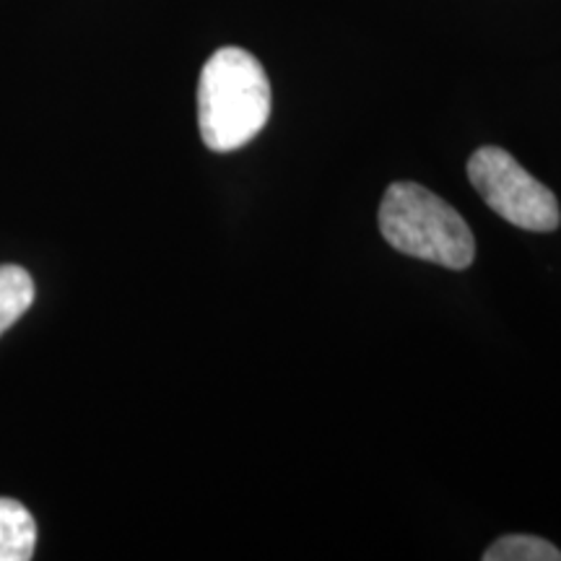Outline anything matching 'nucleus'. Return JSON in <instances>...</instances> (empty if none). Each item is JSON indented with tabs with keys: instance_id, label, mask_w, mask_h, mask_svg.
<instances>
[{
	"instance_id": "1",
	"label": "nucleus",
	"mask_w": 561,
	"mask_h": 561,
	"mask_svg": "<svg viewBox=\"0 0 561 561\" xmlns=\"http://www.w3.org/2000/svg\"><path fill=\"white\" fill-rule=\"evenodd\" d=\"M271 117V81L261 60L242 47H221L203 66L198 83L201 138L210 151L248 146Z\"/></svg>"
},
{
	"instance_id": "2",
	"label": "nucleus",
	"mask_w": 561,
	"mask_h": 561,
	"mask_svg": "<svg viewBox=\"0 0 561 561\" xmlns=\"http://www.w3.org/2000/svg\"><path fill=\"white\" fill-rule=\"evenodd\" d=\"M380 231L390 248L419 261L462 271L473 263L476 240L466 219L419 182H392L380 203Z\"/></svg>"
},
{
	"instance_id": "3",
	"label": "nucleus",
	"mask_w": 561,
	"mask_h": 561,
	"mask_svg": "<svg viewBox=\"0 0 561 561\" xmlns=\"http://www.w3.org/2000/svg\"><path fill=\"white\" fill-rule=\"evenodd\" d=\"M468 180L483 203L504 221L525 231H553L561 221V210L543 182L517 164L515 157L496 146H483L468 159Z\"/></svg>"
},
{
	"instance_id": "4",
	"label": "nucleus",
	"mask_w": 561,
	"mask_h": 561,
	"mask_svg": "<svg viewBox=\"0 0 561 561\" xmlns=\"http://www.w3.org/2000/svg\"><path fill=\"white\" fill-rule=\"evenodd\" d=\"M37 546V523L24 504L0 500V561H30Z\"/></svg>"
},
{
	"instance_id": "5",
	"label": "nucleus",
	"mask_w": 561,
	"mask_h": 561,
	"mask_svg": "<svg viewBox=\"0 0 561 561\" xmlns=\"http://www.w3.org/2000/svg\"><path fill=\"white\" fill-rule=\"evenodd\" d=\"M34 301V280L21 265H0V335H3Z\"/></svg>"
},
{
	"instance_id": "6",
	"label": "nucleus",
	"mask_w": 561,
	"mask_h": 561,
	"mask_svg": "<svg viewBox=\"0 0 561 561\" xmlns=\"http://www.w3.org/2000/svg\"><path fill=\"white\" fill-rule=\"evenodd\" d=\"M483 561H561V551L538 536H504L483 551Z\"/></svg>"
}]
</instances>
